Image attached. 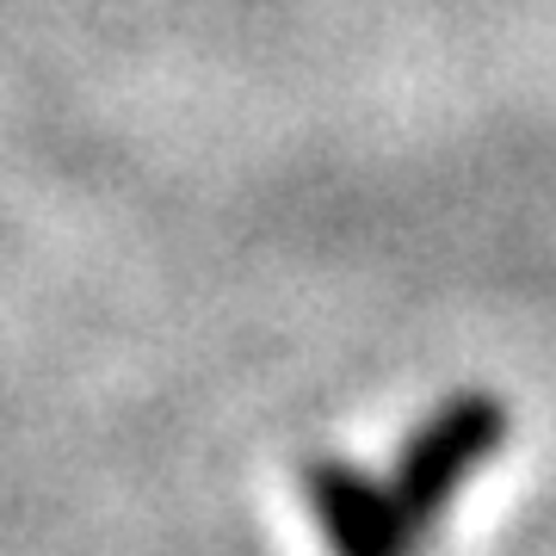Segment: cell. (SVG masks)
Instances as JSON below:
<instances>
[{
    "instance_id": "obj_1",
    "label": "cell",
    "mask_w": 556,
    "mask_h": 556,
    "mask_svg": "<svg viewBox=\"0 0 556 556\" xmlns=\"http://www.w3.org/2000/svg\"><path fill=\"white\" fill-rule=\"evenodd\" d=\"M303 495L316 507L321 538L334 556H408V544H415L402 501L383 495L365 470L340 464V457H321L303 470Z\"/></svg>"
},
{
    "instance_id": "obj_2",
    "label": "cell",
    "mask_w": 556,
    "mask_h": 556,
    "mask_svg": "<svg viewBox=\"0 0 556 556\" xmlns=\"http://www.w3.org/2000/svg\"><path fill=\"white\" fill-rule=\"evenodd\" d=\"M489 445H495V408L489 402H452L445 415L427 420L408 439L402 470H396V501H402V514H408V526H427L445 507V495L457 489V477Z\"/></svg>"
}]
</instances>
